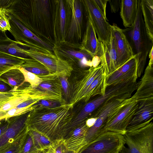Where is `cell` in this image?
<instances>
[{"instance_id":"obj_11","label":"cell","mask_w":153,"mask_h":153,"mask_svg":"<svg viewBox=\"0 0 153 153\" xmlns=\"http://www.w3.org/2000/svg\"><path fill=\"white\" fill-rule=\"evenodd\" d=\"M66 1L71 8V15L66 40H80L87 25L84 21L85 7L81 1L68 0Z\"/></svg>"},{"instance_id":"obj_45","label":"cell","mask_w":153,"mask_h":153,"mask_svg":"<svg viewBox=\"0 0 153 153\" xmlns=\"http://www.w3.org/2000/svg\"><path fill=\"white\" fill-rule=\"evenodd\" d=\"M11 88L8 84L0 80V92H5L10 91Z\"/></svg>"},{"instance_id":"obj_43","label":"cell","mask_w":153,"mask_h":153,"mask_svg":"<svg viewBox=\"0 0 153 153\" xmlns=\"http://www.w3.org/2000/svg\"><path fill=\"white\" fill-rule=\"evenodd\" d=\"M121 0H108L112 13H116L118 11L120 7Z\"/></svg>"},{"instance_id":"obj_36","label":"cell","mask_w":153,"mask_h":153,"mask_svg":"<svg viewBox=\"0 0 153 153\" xmlns=\"http://www.w3.org/2000/svg\"><path fill=\"white\" fill-rule=\"evenodd\" d=\"M35 107L34 105L24 108H15L5 111V119L21 115L25 113L29 112Z\"/></svg>"},{"instance_id":"obj_16","label":"cell","mask_w":153,"mask_h":153,"mask_svg":"<svg viewBox=\"0 0 153 153\" xmlns=\"http://www.w3.org/2000/svg\"><path fill=\"white\" fill-rule=\"evenodd\" d=\"M29 112L7 118L8 127L0 137V150L10 145L27 128L26 121Z\"/></svg>"},{"instance_id":"obj_20","label":"cell","mask_w":153,"mask_h":153,"mask_svg":"<svg viewBox=\"0 0 153 153\" xmlns=\"http://www.w3.org/2000/svg\"><path fill=\"white\" fill-rule=\"evenodd\" d=\"M101 45V42L97 39L95 30L89 18L82 37V41L79 48L93 56L99 57Z\"/></svg>"},{"instance_id":"obj_14","label":"cell","mask_w":153,"mask_h":153,"mask_svg":"<svg viewBox=\"0 0 153 153\" xmlns=\"http://www.w3.org/2000/svg\"><path fill=\"white\" fill-rule=\"evenodd\" d=\"M153 119V98L139 102L138 108L127 127L126 132L145 126Z\"/></svg>"},{"instance_id":"obj_52","label":"cell","mask_w":153,"mask_h":153,"mask_svg":"<svg viewBox=\"0 0 153 153\" xmlns=\"http://www.w3.org/2000/svg\"><path fill=\"white\" fill-rule=\"evenodd\" d=\"M0 102V105H2V104H3V103H5V102Z\"/></svg>"},{"instance_id":"obj_30","label":"cell","mask_w":153,"mask_h":153,"mask_svg":"<svg viewBox=\"0 0 153 153\" xmlns=\"http://www.w3.org/2000/svg\"><path fill=\"white\" fill-rule=\"evenodd\" d=\"M20 67L37 75L48 74L50 73L43 65L32 59L26 60Z\"/></svg>"},{"instance_id":"obj_6","label":"cell","mask_w":153,"mask_h":153,"mask_svg":"<svg viewBox=\"0 0 153 153\" xmlns=\"http://www.w3.org/2000/svg\"><path fill=\"white\" fill-rule=\"evenodd\" d=\"M125 145L119 153H153V123L123 135Z\"/></svg>"},{"instance_id":"obj_31","label":"cell","mask_w":153,"mask_h":153,"mask_svg":"<svg viewBox=\"0 0 153 153\" xmlns=\"http://www.w3.org/2000/svg\"><path fill=\"white\" fill-rule=\"evenodd\" d=\"M35 145L38 150L47 149L53 143L47 137L42 134L34 130H29Z\"/></svg>"},{"instance_id":"obj_25","label":"cell","mask_w":153,"mask_h":153,"mask_svg":"<svg viewBox=\"0 0 153 153\" xmlns=\"http://www.w3.org/2000/svg\"><path fill=\"white\" fill-rule=\"evenodd\" d=\"M25 44L11 40L8 37L0 39V51L22 58L26 61L31 58L26 54L24 49L18 45L25 46Z\"/></svg>"},{"instance_id":"obj_46","label":"cell","mask_w":153,"mask_h":153,"mask_svg":"<svg viewBox=\"0 0 153 153\" xmlns=\"http://www.w3.org/2000/svg\"><path fill=\"white\" fill-rule=\"evenodd\" d=\"M13 0H0V8L6 9L8 8L10 5Z\"/></svg>"},{"instance_id":"obj_51","label":"cell","mask_w":153,"mask_h":153,"mask_svg":"<svg viewBox=\"0 0 153 153\" xmlns=\"http://www.w3.org/2000/svg\"><path fill=\"white\" fill-rule=\"evenodd\" d=\"M34 153H44V151L39 150Z\"/></svg>"},{"instance_id":"obj_17","label":"cell","mask_w":153,"mask_h":153,"mask_svg":"<svg viewBox=\"0 0 153 153\" xmlns=\"http://www.w3.org/2000/svg\"><path fill=\"white\" fill-rule=\"evenodd\" d=\"M137 55H135L123 65L106 76L107 87L121 83L126 80L137 78Z\"/></svg>"},{"instance_id":"obj_29","label":"cell","mask_w":153,"mask_h":153,"mask_svg":"<svg viewBox=\"0 0 153 153\" xmlns=\"http://www.w3.org/2000/svg\"><path fill=\"white\" fill-rule=\"evenodd\" d=\"M32 98L24 89L7 102L0 105V111H6L16 107L21 103Z\"/></svg>"},{"instance_id":"obj_38","label":"cell","mask_w":153,"mask_h":153,"mask_svg":"<svg viewBox=\"0 0 153 153\" xmlns=\"http://www.w3.org/2000/svg\"><path fill=\"white\" fill-rule=\"evenodd\" d=\"M59 78L65 99L69 100L70 97L71 85L68 80V78L65 76H62L59 77Z\"/></svg>"},{"instance_id":"obj_35","label":"cell","mask_w":153,"mask_h":153,"mask_svg":"<svg viewBox=\"0 0 153 153\" xmlns=\"http://www.w3.org/2000/svg\"><path fill=\"white\" fill-rule=\"evenodd\" d=\"M19 69L23 73L25 78V82H28L31 86L36 85L39 84L42 79L38 75L29 72L22 67Z\"/></svg>"},{"instance_id":"obj_18","label":"cell","mask_w":153,"mask_h":153,"mask_svg":"<svg viewBox=\"0 0 153 153\" xmlns=\"http://www.w3.org/2000/svg\"><path fill=\"white\" fill-rule=\"evenodd\" d=\"M136 90L131 97L132 100L138 102L153 98V63H149Z\"/></svg>"},{"instance_id":"obj_33","label":"cell","mask_w":153,"mask_h":153,"mask_svg":"<svg viewBox=\"0 0 153 153\" xmlns=\"http://www.w3.org/2000/svg\"><path fill=\"white\" fill-rule=\"evenodd\" d=\"M38 151L28 131L21 146L19 153H34Z\"/></svg>"},{"instance_id":"obj_41","label":"cell","mask_w":153,"mask_h":153,"mask_svg":"<svg viewBox=\"0 0 153 153\" xmlns=\"http://www.w3.org/2000/svg\"><path fill=\"white\" fill-rule=\"evenodd\" d=\"M20 92L10 91L5 92H0V102H7Z\"/></svg>"},{"instance_id":"obj_5","label":"cell","mask_w":153,"mask_h":153,"mask_svg":"<svg viewBox=\"0 0 153 153\" xmlns=\"http://www.w3.org/2000/svg\"><path fill=\"white\" fill-rule=\"evenodd\" d=\"M42 81L38 85H30L24 89L32 98L40 100L58 101L62 104L66 103L63 97V92L59 77L53 74L38 75Z\"/></svg>"},{"instance_id":"obj_22","label":"cell","mask_w":153,"mask_h":153,"mask_svg":"<svg viewBox=\"0 0 153 153\" xmlns=\"http://www.w3.org/2000/svg\"><path fill=\"white\" fill-rule=\"evenodd\" d=\"M0 80L9 85L12 88L10 91H21L29 85H26L22 72L19 68L8 70L0 76Z\"/></svg>"},{"instance_id":"obj_48","label":"cell","mask_w":153,"mask_h":153,"mask_svg":"<svg viewBox=\"0 0 153 153\" xmlns=\"http://www.w3.org/2000/svg\"><path fill=\"white\" fill-rule=\"evenodd\" d=\"M148 55L149 59V63H153V46L152 48Z\"/></svg>"},{"instance_id":"obj_26","label":"cell","mask_w":153,"mask_h":153,"mask_svg":"<svg viewBox=\"0 0 153 153\" xmlns=\"http://www.w3.org/2000/svg\"><path fill=\"white\" fill-rule=\"evenodd\" d=\"M141 5L146 31L153 42V0H141Z\"/></svg>"},{"instance_id":"obj_7","label":"cell","mask_w":153,"mask_h":153,"mask_svg":"<svg viewBox=\"0 0 153 153\" xmlns=\"http://www.w3.org/2000/svg\"><path fill=\"white\" fill-rule=\"evenodd\" d=\"M125 144L123 135L106 131L86 145L79 153H119Z\"/></svg>"},{"instance_id":"obj_10","label":"cell","mask_w":153,"mask_h":153,"mask_svg":"<svg viewBox=\"0 0 153 153\" xmlns=\"http://www.w3.org/2000/svg\"><path fill=\"white\" fill-rule=\"evenodd\" d=\"M138 102L133 100L110 116L102 130L106 131L118 133L123 135L126 133L127 127L137 110Z\"/></svg>"},{"instance_id":"obj_24","label":"cell","mask_w":153,"mask_h":153,"mask_svg":"<svg viewBox=\"0 0 153 153\" xmlns=\"http://www.w3.org/2000/svg\"><path fill=\"white\" fill-rule=\"evenodd\" d=\"M106 77L104 71L92 82L85 92L81 101L86 104L91 98L104 94L107 88Z\"/></svg>"},{"instance_id":"obj_2","label":"cell","mask_w":153,"mask_h":153,"mask_svg":"<svg viewBox=\"0 0 153 153\" xmlns=\"http://www.w3.org/2000/svg\"><path fill=\"white\" fill-rule=\"evenodd\" d=\"M137 78H134L121 83L107 87L103 95L99 96L85 105L83 108L74 116L73 121L77 125L85 121L90 115L106 102L114 98L131 97L136 90Z\"/></svg>"},{"instance_id":"obj_1","label":"cell","mask_w":153,"mask_h":153,"mask_svg":"<svg viewBox=\"0 0 153 153\" xmlns=\"http://www.w3.org/2000/svg\"><path fill=\"white\" fill-rule=\"evenodd\" d=\"M73 108L67 103L50 108L35 106L27 115V128L42 134L53 143L62 140L66 128L75 114Z\"/></svg>"},{"instance_id":"obj_42","label":"cell","mask_w":153,"mask_h":153,"mask_svg":"<svg viewBox=\"0 0 153 153\" xmlns=\"http://www.w3.org/2000/svg\"><path fill=\"white\" fill-rule=\"evenodd\" d=\"M40 100L38 99L31 98L21 103L16 107L22 108L30 106L36 104Z\"/></svg>"},{"instance_id":"obj_21","label":"cell","mask_w":153,"mask_h":153,"mask_svg":"<svg viewBox=\"0 0 153 153\" xmlns=\"http://www.w3.org/2000/svg\"><path fill=\"white\" fill-rule=\"evenodd\" d=\"M89 128L85 121L72 131L62 140L67 148L75 153H79L84 146L85 136Z\"/></svg>"},{"instance_id":"obj_49","label":"cell","mask_w":153,"mask_h":153,"mask_svg":"<svg viewBox=\"0 0 153 153\" xmlns=\"http://www.w3.org/2000/svg\"><path fill=\"white\" fill-rule=\"evenodd\" d=\"M8 38L5 32H3L0 30V39H5Z\"/></svg>"},{"instance_id":"obj_34","label":"cell","mask_w":153,"mask_h":153,"mask_svg":"<svg viewBox=\"0 0 153 153\" xmlns=\"http://www.w3.org/2000/svg\"><path fill=\"white\" fill-rule=\"evenodd\" d=\"M44 153H75L68 149L64 144L62 140L54 142Z\"/></svg>"},{"instance_id":"obj_12","label":"cell","mask_w":153,"mask_h":153,"mask_svg":"<svg viewBox=\"0 0 153 153\" xmlns=\"http://www.w3.org/2000/svg\"><path fill=\"white\" fill-rule=\"evenodd\" d=\"M6 15L8 17L11 27L10 32L15 41L26 44L27 47L37 46L34 43H38L48 49L53 48L46 42L39 37L26 27L19 21L8 12L7 9Z\"/></svg>"},{"instance_id":"obj_28","label":"cell","mask_w":153,"mask_h":153,"mask_svg":"<svg viewBox=\"0 0 153 153\" xmlns=\"http://www.w3.org/2000/svg\"><path fill=\"white\" fill-rule=\"evenodd\" d=\"M53 49L55 55L61 58L63 57L70 60L76 59L79 61L85 58L89 61H92L94 57L82 50L78 51L61 48L57 46L54 47Z\"/></svg>"},{"instance_id":"obj_19","label":"cell","mask_w":153,"mask_h":153,"mask_svg":"<svg viewBox=\"0 0 153 153\" xmlns=\"http://www.w3.org/2000/svg\"><path fill=\"white\" fill-rule=\"evenodd\" d=\"M100 58L101 64L104 68L106 76L117 69V51L114 37L112 28L108 44L104 46L102 43Z\"/></svg>"},{"instance_id":"obj_47","label":"cell","mask_w":153,"mask_h":153,"mask_svg":"<svg viewBox=\"0 0 153 153\" xmlns=\"http://www.w3.org/2000/svg\"><path fill=\"white\" fill-rule=\"evenodd\" d=\"M96 120V118L95 117H91L86 120V123L87 126L90 128L93 126Z\"/></svg>"},{"instance_id":"obj_32","label":"cell","mask_w":153,"mask_h":153,"mask_svg":"<svg viewBox=\"0 0 153 153\" xmlns=\"http://www.w3.org/2000/svg\"><path fill=\"white\" fill-rule=\"evenodd\" d=\"M28 131L27 127L23 131L10 145L0 150V153H19L22 143Z\"/></svg>"},{"instance_id":"obj_3","label":"cell","mask_w":153,"mask_h":153,"mask_svg":"<svg viewBox=\"0 0 153 153\" xmlns=\"http://www.w3.org/2000/svg\"><path fill=\"white\" fill-rule=\"evenodd\" d=\"M131 40L134 55H137V77L143 74L147 58L153 42L150 39L146 31L143 19L141 5V0H138L137 14L133 26L126 30Z\"/></svg>"},{"instance_id":"obj_9","label":"cell","mask_w":153,"mask_h":153,"mask_svg":"<svg viewBox=\"0 0 153 153\" xmlns=\"http://www.w3.org/2000/svg\"><path fill=\"white\" fill-rule=\"evenodd\" d=\"M53 15L54 35L56 41H65L71 15V8L66 0L56 1Z\"/></svg>"},{"instance_id":"obj_44","label":"cell","mask_w":153,"mask_h":153,"mask_svg":"<svg viewBox=\"0 0 153 153\" xmlns=\"http://www.w3.org/2000/svg\"><path fill=\"white\" fill-rule=\"evenodd\" d=\"M8 124L7 119H4L0 120V137L7 129Z\"/></svg>"},{"instance_id":"obj_15","label":"cell","mask_w":153,"mask_h":153,"mask_svg":"<svg viewBox=\"0 0 153 153\" xmlns=\"http://www.w3.org/2000/svg\"><path fill=\"white\" fill-rule=\"evenodd\" d=\"M111 27L114 37L117 51V69L134 54L123 30L114 23L111 25Z\"/></svg>"},{"instance_id":"obj_39","label":"cell","mask_w":153,"mask_h":153,"mask_svg":"<svg viewBox=\"0 0 153 153\" xmlns=\"http://www.w3.org/2000/svg\"><path fill=\"white\" fill-rule=\"evenodd\" d=\"M62 104H63L57 101L41 100L35 104L34 105L36 107L50 108H54L60 106Z\"/></svg>"},{"instance_id":"obj_27","label":"cell","mask_w":153,"mask_h":153,"mask_svg":"<svg viewBox=\"0 0 153 153\" xmlns=\"http://www.w3.org/2000/svg\"><path fill=\"white\" fill-rule=\"evenodd\" d=\"M25 61L22 58L0 51V76L10 70L19 68Z\"/></svg>"},{"instance_id":"obj_8","label":"cell","mask_w":153,"mask_h":153,"mask_svg":"<svg viewBox=\"0 0 153 153\" xmlns=\"http://www.w3.org/2000/svg\"><path fill=\"white\" fill-rule=\"evenodd\" d=\"M99 41L104 46L109 43L111 32L110 25L99 10L93 0H81Z\"/></svg>"},{"instance_id":"obj_50","label":"cell","mask_w":153,"mask_h":153,"mask_svg":"<svg viewBox=\"0 0 153 153\" xmlns=\"http://www.w3.org/2000/svg\"><path fill=\"white\" fill-rule=\"evenodd\" d=\"M5 111H0V120L5 119Z\"/></svg>"},{"instance_id":"obj_40","label":"cell","mask_w":153,"mask_h":153,"mask_svg":"<svg viewBox=\"0 0 153 153\" xmlns=\"http://www.w3.org/2000/svg\"><path fill=\"white\" fill-rule=\"evenodd\" d=\"M97 7L101 13L108 21L106 14V5L108 0H93Z\"/></svg>"},{"instance_id":"obj_53","label":"cell","mask_w":153,"mask_h":153,"mask_svg":"<svg viewBox=\"0 0 153 153\" xmlns=\"http://www.w3.org/2000/svg\"><path fill=\"white\" fill-rule=\"evenodd\" d=\"M119 153V152H116V153Z\"/></svg>"},{"instance_id":"obj_4","label":"cell","mask_w":153,"mask_h":153,"mask_svg":"<svg viewBox=\"0 0 153 153\" xmlns=\"http://www.w3.org/2000/svg\"><path fill=\"white\" fill-rule=\"evenodd\" d=\"M26 54L30 58L41 63L51 74L59 77H70L73 70L72 65L66 60L53 55L46 48L32 46L24 49Z\"/></svg>"},{"instance_id":"obj_13","label":"cell","mask_w":153,"mask_h":153,"mask_svg":"<svg viewBox=\"0 0 153 153\" xmlns=\"http://www.w3.org/2000/svg\"><path fill=\"white\" fill-rule=\"evenodd\" d=\"M104 71L102 65L100 64L95 68L91 67L84 71L82 78L76 81L70 87V97L68 103L73 108L77 103L81 101L86 91L92 82Z\"/></svg>"},{"instance_id":"obj_37","label":"cell","mask_w":153,"mask_h":153,"mask_svg":"<svg viewBox=\"0 0 153 153\" xmlns=\"http://www.w3.org/2000/svg\"><path fill=\"white\" fill-rule=\"evenodd\" d=\"M6 9L0 8V30L5 32L6 31L9 32L11 27L8 17L6 15Z\"/></svg>"},{"instance_id":"obj_23","label":"cell","mask_w":153,"mask_h":153,"mask_svg":"<svg viewBox=\"0 0 153 153\" xmlns=\"http://www.w3.org/2000/svg\"><path fill=\"white\" fill-rule=\"evenodd\" d=\"M138 0H121L120 15L125 28L132 27L137 17Z\"/></svg>"}]
</instances>
